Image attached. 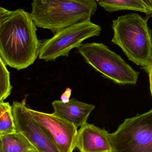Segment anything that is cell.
Wrapping results in <instances>:
<instances>
[{
    "label": "cell",
    "mask_w": 152,
    "mask_h": 152,
    "mask_svg": "<svg viewBox=\"0 0 152 152\" xmlns=\"http://www.w3.org/2000/svg\"><path fill=\"white\" fill-rule=\"evenodd\" d=\"M38 152V151H36V152Z\"/></svg>",
    "instance_id": "cell-17"
},
{
    "label": "cell",
    "mask_w": 152,
    "mask_h": 152,
    "mask_svg": "<svg viewBox=\"0 0 152 152\" xmlns=\"http://www.w3.org/2000/svg\"><path fill=\"white\" fill-rule=\"evenodd\" d=\"M101 30L100 26L91 21L80 22L64 28L40 43L39 58L53 61L61 56L68 57L72 49H78L87 38L98 36Z\"/></svg>",
    "instance_id": "cell-6"
},
{
    "label": "cell",
    "mask_w": 152,
    "mask_h": 152,
    "mask_svg": "<svg viewBox=\"0 0 152 152\" xmlns=\"http://www.w3.org/2000/svg\"><path fill=\"white\" fill-rule=\"evenodd\" d=\"M96 3L109 12L123 10L135 11L146 14L149 19L152 18V11L142 0H95Z\"/></svg>",
    "instance_id": "cell-11"
},
{
    "label": "cell",
    "mask_w": 152,
    "mask_h": 152,
    "mask_svg": "<svg viewBox=\"0 0 152 152\" xmlns=\"http://www.w3.org/2000/svg\"><path fill=\"white\" fill-rule=\"evenodd\" d=\"M29 13L0 7V58L17 70L27 68L38 56L40 43Z\"/></svg>",
    "instance_id": "cell-1"
},
{
    "label": "cell",
    "mask_w": 152,
    "mask_h": 152,
    "mask_svg": "<svg viewBox=\"0 0 152 152\" xmlns=\"http://www.w3.org/2000/svg\"><path fill=\"white\" fill-rule=\"evenodd\" d=\"M0 102H4L11 92L12 86L10 82V74L6 65L0 58Z\"/></svg>",
    "instance_id": "cell-14"
},
{
    "label": "cell",
    "mask_w": 152,
    "mask_h": 152,
    "mask_svg": "<svg viewBox=\"0 0 152 152\" xmlns=\"http://www.w3.org/2000/svg\"><path fill=\"white\" fill-rule=\"evenodd\" d=\"M16 132L12 107L8 102H0V136Z\"/></svg>",
    "instance_id": "cell-13"
},
{
    "label": "cell",
    "mask_w": 152,
    "mask_h": 152,
    "mask_svg": "<svg viewBox=\"0 0 152 152\" xmlns=\"http://www.w3.org/2000/svg\"><path fill=\"white\" fill-rule=\"evenodd\" d=\"M147 73L149 74V77H150V89H151V94L152 96V61Z\"/></svg>",
    "instance_id": "cell-15"
},
{
    "label": "cell",
    "mask_w": 152,
    "mask_h": 152,
    "mask_svg": "<svg viewBox=\"0 0 152 152\" xmlns=\"http://www.w3.org/2000/svg\"><path fill=\"white\" fill-rule=\"evenodd\" d=\"M16 132L24 135L38 152H60L27 110L26 101L12 105Z\"/></svg>",
    "instance_id": "cell-8"
},
{
    "label": "cell",
    "mask_w": 152,
    "mask_h": 152,
    "mask_svg": "<svg viewBox=\"0 0 152 152\" xmlns=\"http://www.w3.org/2000/svg\"><path fill=\"white\" fill-rule=\"evenodd\" d=\"M52 105L54 113L72 123L77 128L87 123V120L95 106L78 101L75 98L68 102L56 100Z\"/></svg>",
    "instance_id": "cell-10"
},
{
    "label": "cell",
    "mask_w": 152,
    "mask_h": 152,
    "mask_svg": "<svg viewBox=\"0 0 152 152\" xmlns=\"http://www.w3.org/2000/svg\"><path fill=\"white\" fill-rule=\"evenodd\" d=\"M111 138L114 152H152V109L126 119Z\"/></svg>",
    "instance_id": "cell-5"
},
{
    "label": "cell",
    "mask_w": 152,
    "mask_h": 152,
    "mask_svg": "<svg viewBox=\"0 0 152 152\" xmlns=\"http://www.w3.org/2000/svg\"><path fill=\"white\" fill-rule=\"evenodd\" d=\"M36 121L60 152H73L76 148L77 128L71 122L54 113H45L27 107Z\"/></svg>",
    "instance_id": "cell-7"
},
{
    "label": "cell",
    "mask_w": 152,
    "mask_h": 152,
    "mask_svg": "<svg viewBox=\"0 0 152 152\" xmlns=\"http://www.w3.org/2000/svg\"><path fill=\"white\" fill-rule=\"evenodd\" d=\"M97 4L95 0H33L29 14L37 27L56 34L77 23L91 21Z\"/></svg>",
    "instance_id": "cell-2"
},
{
    "label": "cell",
    "mask_w": 152,
    "mask_h": 152,
    "mask_svg": "<svg viewBox=\"0 0 152 152\" xmlns=\"http://www.w3.org/2000/svg\"><path fill=\"white\" fill-rule=\"evenodd\" d=\"M148 19L137 13L112 20V42L119 46L129 60L148 72L152 61V30Z\"/></svg>",
    "instance_id": "cell-3"
},
{
    "label": "cell",
    "mask_w": 152,
    "mask_h": 152,
    "mask_svg": "<svg viewBox=\"0 0 152 152\" xmlns=\"http://www.w3.org/2000/svg\"><path fill=\"white\" fill-rule=\"evenodd\" d=\"M76 148L80 152H114L111 134L87 123L78 131Z\"/></svg>",
    "instance_id": "cell-9"
},
{
    "label": "cell",
    "mask_w": 152,
    "mask_h": 152,
    "mask_svg": "<svg viewBox=\"0 0 152 152\" xmlns=\"http://www.w3.org/2000/svg\"><path fill=\"white\" fill-rule=\"evenodd\" d=\"M142 1L152 11V0H142Z\"/></svg>",
    "instance_id": "cell-16"
},
{
    "label": "cell",
    "mask_w": 152,
    "mask_h": 152,
    "mask_svg": "<svg viewBox=\"0 0 152 152\" xmlns=\"http://www.w3.org/2000/svg\"><path fill=\"white\" fill-rule=\"evenodd\" d=\"M78 50L91 66L116 83L135 85L137 82L139 72L133 69L120 55L103 44H82Z\"/></svg>",
    "instance_id": "cell-4"
},
{
    "label": "cell",
    "mask_w": 152,
    "mask_h": 152,
    "mask_svg": "<svg viewBox=\"0 0 152 152\" xmlns=\"http://www.w3.org/2000/svg\"><path fill=\"white\" fill-rule=\"evenodd\" d=\"M36 151L34 145L19 132L0 136V152Z\"/></svg>",
    "instance_id": "cell-12"
}]
</instances>
